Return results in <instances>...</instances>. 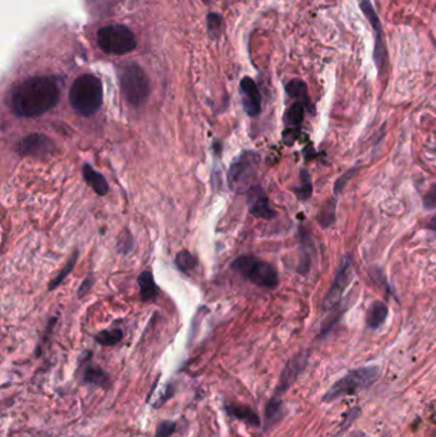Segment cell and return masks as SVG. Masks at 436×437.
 I'll use <instances>...</instances> for the list:
<instances>
[{"label":"cell","mask_w":436,"mask_h":437,"mask_svg":"<svg viewBox=\"0 0 436 437\" xmlns=\"http://www.w3.org/2000/svg\"><path fill=\"white\" fill-rule=\"evenodd\" d=\"M60 99L59 82L48 76L32 77L13 88L10 108L17 117L38 118L56 108Z\"/></svg>","instance_id":"6da1fadb"},{"label":"cell","mask_w":436,"mask_h":437,"mask_svg":"<svg viewBox=\"0 0 436 437\" xmlns=\"http://www.w3.org/2000/svg\"><path fill=\"white\" fill-rule=\"evenodd\" d=\"M70 104L82 117L94 115L103 104V85L94 74H82L73 82L70 91Z\"/></svg>","instance_id":"7a4b0ae2"},{"label":"cell","mask_w":436,"mask_h":437,"mask_svg":"<svg viewBox=\"0 0 436 437\" xmlns=\"http://www.w3.org/2000/svg\"><path fill=\"white\" fill-rule=\"evenodd\" d=\"M120 91L131 106H141L150 95V82L138 64H126L119 73Z\"/></svg>","instance_id":"3957f363"},{"label":"cell","mask_w":436,"mask_h":437,"mask_svg":"<svg viewBox=\"0 0 436 437\" xmlns=\"http://www.w3.org/2000/svg\"><path fill=\"white\" fill-rule=\"evenodd\" d=\"M379 377V368L375 366L361 367L350 371L341 380L332 385L323 397L324 402H333L335 399L356 394L360 390L366 389Z\"/></svg>","instance_id":"277c9868"},{"label":"cell","mask_w":436,"mask_h":437,"mask_svg":"<svg viewBox=\"0 0 436 437\" xmlns=\"http://www.w3.org/2000/svg\"><path fill=\"white\" fill-rule=\"evenodd\" d=\"M232 267L255 286L273 289L277 286V272L270 263L254 256H241L233 263Z\"/></svg>","instance_id":"5b68a950"},{"label":"cell","mask_w":436,"mask_h":437,"mask_svg":"<svg viewBox=\"0 0 436 437\" xmlns=\"http://www.w3.org/2000/svg\"><path fill=\"white\" fill-rule=\"evenodd\" d=\"M97 44L104 53L124 56L136 49L135 35L123 24H109L97 32Z\"/></svg>","instance_id":"8992f818"},{"label":"cell","mask_w":436,"mask_h":437,"mask_svg":"<svg viewBox=\"0 0 436 437\" xmlns=\"http://www.w3.org/2000/svg\"><path fill=\"white\" fill-rule=\"evenodd\" d=\"M259 155L254 151L243 152L232 164L228 174L230 190L236 193H247L255 185Z\"/></svg>","instance_id":"52a82bcc"},{"label":"cell","mask_w":436,"mask_h":437,"mask_svg":"<svg viewBox=\"0 0 436 437\" xmlns=\"http://www.w3.org/2000/svg\"><path fill=\"white\" fill-rule=\"evenodd\" d=\"M360 8L362 10V13L365 15L367 21L373 27V33H375V49H373V60L378 67L379 73L385 69L388 56H387V47H385V40H384V33L381 28L380 18L378 16L376 10L373 9V3L370 0H358Z\"/></svg>","instance_id":"ba28073f"},{"label":"cell","mask_w":436,"mask_h":437,"mask_svg":"<svg viewBox=\"0 0 436 437\" xmlns=\"http://www.w3.org/2000/svg\"><path fill=\"white\" fill-rule=\"evenodd\" d=\"M54 150H56V143L53 142L48 135H41V133L26 135L17 145V152L21 156L45 158L51 155Z\"/></svg>","instance_id":"9c48e42d"},{"label":"cell","mask_w":436,"mask_h":437,"mask_svg":"<svg viewBox=\"0 0 436 437\" xmlns=\"http://www.w3.org/2000/svg\"><path fill=\"white\" fill-rule=\"evenodd\" d=\"M352 279V272H350V260L349 257H344L341 260V266L335 274L334 278L333 286L330 288L329 293L325 297L324 301V308H333L338 302L341 301V295L344 293L346 288L349 286Z\"/></svg>","instance_id":"30bf717a"},{"label":"cell","mask_w":436,"mask_h":437,"mask_svg":"<svg viewBox=\"0 0 436 437\" xmlns=\"http://www.w3.org/2000/svg\"><path fill=\"white\" fill-rule=\"evenodd\" d=\"M247 206L251 215L259 219L271 220L275 217V211L271 208L266 193L260 185H256L247 192Z\"/></svg>","instance_id":"8fae6325"},{"label":"cell","mask_w":436,"mask_h":437,"mask_svg":"<svg viewBox=\"0 0 436 437\" xmlns=\"http://www.w3.org/2000/svg\"><path fill=\"white\" fill-rule=\"evenodd\" d=\"M241 92L245 112L250 117H257L261 112V96L252 79L245 77L241 81Z\"/></svg>","instance_id":"7c38bea8"},{"label":"cell","mask_w":436,"mask_h":437,"mask_svg":"<svg viewBox=\"0 0 436 437\" xmlns=\"http://www.w3.org/2000/svg\"><path fill=\"white\" fill-rule=\"evenodd\" d=\"M224 409L232 418L238 420V421L245 422L250 426L259 427L260 423H261L259 415L256 414V412L251 406L238 404V403H232V404H225Z\"/></svg>","instance_id":"4fadbf2b"},{"label":"cell","mask_w":436,"mask_h":437,"mask_svg":"<svg viewBox=\"0 0 436 437\" xmlns=\"http://www.w3.org/2000/svg\"><path fill=\"white\" fill-rule=\"evenodd\" d=\"M82 173H83V178H85L86 183L95 191L96 195L105 196L108 193L109 185H108V182L104 178L103 174L96 172L95 169L91 167V165H88V164L83 165Z\"/></svg>","instance_id":"5bb4252c"},{"label":"cell","mask_w":436,"mask_h":437,"mask_svg":"<svg viewBox=\"0 0 436 437\" xmlns=\"http://www.w3.org/2000/svg\"><path fill=\"white\" fill-rule=\"evenodd\" d=\"M388 306L381 301H375L366 315V324L370 329H379L388 318Z\"/></svg>","instance_id":"9a60e30c"},{"label":"cell","mask_w":436,"mask_h":437,"mask_svg":"<svg viewBox=\"0 0 436 437\" xmlns=\"http://www.w3.org/2000/svg\"><path fill=\"white\" fill-rule=\"evenodd\" d=\"M82 381L86 385L97 386V388H108L111 385L109 376L103 368L97 366L86 367L82 374Z\"/></svg>","instance_id":"2e32d148"},{"label":"cell","mask_w":436,"mask_h":437,"mask_svg":"<svg viewBox=\"0 0 436 437\" xmlns=\"http://www.w3.org/2000/svg\"><path fill=\"white\" fill-rule=\"evenodd\" d=\"M302 362H303V361H302L301 358H296L294 361H292V362L286 367V370L283 371L282 377H280V382H279V385H277L275 397H277V395L282 394V393H284V391L289 388V385L294 381V379L298 376L300 371L302 370V367H303Z\"/></svg>","instance_id":"e0dca14e"},{"label":"cell","mask_w":436,"mask_h":437,"mask_svg":"<svg viewBox=\"0 0 436 437\" xmlns=\"http://www.w3.org/2000/svg\"><path fill=\"white\" fill-rule=\"evenodd\" d=\"M305 108H306V104L300 103V101H296L288 108L286 117H284V123L288 128L286 133L296 132V129L301 127L303 115H305Z\"/></svg>","instance_id":"ac0fdd59"},{"label":"cell","mask_w":436,"mask_h":437,"mask_svg":"<svg viewBox=\"0 0 436 437\" xmlns=\"http://www.w3.org/2000/svg\"><path fill=\"white\" fill-rule=\"evenodd\" d=\"M138 286H140V293L141 298L145 302L156 299L159 295V288L154 280V277L150 271H143L138 278Z\"/></svg>","instance_id":"d6986e66"},{"label":"cell","mask_w":436,"mask_h":437,"mask_svg":"<svg viewBox=\"0 0 436 437\" xmlns=\"http://www.w3.org/2000/svg\"><path fill=\"white\" fill-rule=\"evenodd\" d=\"M286 94L291 96L292 99H294L296 101H300V103L309 105V94H307V86H306V83H305L303 81H291V82L286 85Z\"/></svg>","instance_id":"ffe728a7"},{"label":"cell","mask_w":436,"mask_h":437,"mask_svg":"<svg viewBox=\"0 0 436 437\" xmlns=\"http://www.w3.org/2000/svg\"><path fill=\"white\" fill-rule=\"evenodd\" d=\"M282 411L283 408H282L280 399L277 397H271L265 408V423L268 427L282 417Z\"/></svg>","instance_id":"44dd1931"},{"label":"cell","mask_w":436,"mask_h":437,"mask_svg":"<svg viewBox=\"0 0 436 437\" xmlns=\"http://www.w3.org/2000/svg\"><path fill=\"white\" fill-rule=\"evenodd\" d=\"M123 339V331L120 329L113 330H104L102 333L95 335V340L103 347H113L118 344Z\"/></svg>","instance_id":"7402d4cb"},{"label":"cell","mask_w":436,"mask_h":437,"mask_svg":"<svg viewBox=\"0 0 436 437\" xmlns=\"http://www.w3.org/2000/svg\"><path fill=\"white\" fill-rule=\"evenodd\" d=\"M197 263V258L186 249L181 251L175 257V266L183 272H188V271L196 269Z\"/></svg>","instance_id":"603a6c76"},{"label":"cell","mask_w":436,"mask_h":437,"mask_svg":"<svg viewBox=\"0 0 436 437\" xmlns=\"http://www.w3.org/2000/svg\"><path fill=\"white\" fill-rule=\"evenodd\" d=\"M335 219V199H329L318 213V223L324 228H329Z\"/></svg>","instance_id":"cb8c5ba5"},{"label":"cell","mask_w":436,"mask_h":437,"mask_svg":"<svg viewBox=\"0 0 436 437\" xmlns=\"http://www.w3.org/2000/svg\"><path fill=\"white\" fill-rule=\"evenodd\" d=\"M302 184L297 188H293L294 193L297 195V197L300 199H309L312 195V183H311V178H309V172L307 170H302L301 172Z\"/></svg>","instance_id":"d4e9b609"},{"label":"cell","mask_w":436,"mask_h":437,"mask_svg":"<svg viewBox=\"0 0 436 437\" xmlns=\"http://www.w3.org/2000/svg\"><path fill=\"white\" fill-rule=\"evenodd\" d=\"M76 263H77V252L73 254V257H72L71 260L68 261V263L64 266L63 270L60 271V274H59V275H58V277H56V278L50 283V286H49V290L56 289V286H59V284L63 281L64 279L67 278V277L71 274Z\"/></svg>","instance_id":"484cf974"},{"label":"cell","mask_w":436,"mask_h":437,"mask_svg":"<svg viewBox=\"0 0 436 437\" xmlns=\"http://www.w3.org/2000/svg\"><path fill=\"white\" fill-rule=\"evenodd\" d=\"M177 429V423L173 421L160 422L156 429L155 437H172Z\"/></svg>","instance_id":"4316f807"},{"label":"cell","mask_w":436,"mask_h":437,"mask_svg":"<svg viewBox=\"0 0 436 437\" xmlns=\"http://www.w3.org/2000/svg\"><path fill=\"white\" fill-rule=\"evenodd\" d=\"M355 169H350L349 172H347L346 174L341 175V178L337 181V183H335V188H334V192H335V195H338L339 192L346 187V184L348 183L349 181H350V178L353 176L355 174Z\"/></svg>","instance_id":"83f0119b"},{"label":"cell","mask_w":436,"mask_h":437,"mask_svg":"<svg viewBox=\"0 0 436 437\" xmlns=\"http://www.w3.org/2000/svg\"><path fill=\"white\" fill-rule=\"evenodd\" d=\"M423 205L428 208L436 207V184L428 192V195L423 199Z\"/></svg>","instance_id":"f1b7e54d"},{"label":"cell","mask_w":436,"mask_h":437,"mask_svg":"<svg viewBox=\"0 0 436 437\" xmlns=\"http://www.w3.org/2000/svg\"><path fill=\"white\" fill-rule=\"evenodd\" d=\"M91 284H92V283H91L90 279H86V280L83 281V284L79 288V297H82V295H85L88 293V290H90V288H91Z\"/></svg>","instance_id":"f546056e"},{"label":"cell","mask_w":436,"mask_h":437,"mask_svg":"<svg viewBox=\"0 0 436 437\" xmlns=\"http://www.w3.org/2000/svg\"><path fill=\"white\" fill-rule=\"evenodd\" d=\"M428 228L431 229V231H436V214L430 219V222L428 224Z\"/></svg>","instance_id":"4dcf8cb0"}]
</instances>
